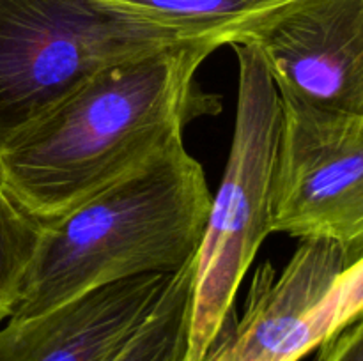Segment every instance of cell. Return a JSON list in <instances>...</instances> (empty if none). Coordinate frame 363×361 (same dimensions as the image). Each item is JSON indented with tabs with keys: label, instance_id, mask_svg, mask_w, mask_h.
I'll return each instance as SVG.
<instances>
[{
	"label": "cell",
	"instance_id": "obj_1",
	"mask_svg": "<svg viewBox=\"0 0 363 361\" xmlns=\"http://www.w3.org/2000/svg\"><path fill=\"white\" fill-rule=\"evenodd\" d=\"M216 48L188 41L99 71L0 144V173L30 214L50 222L184 142L188 124L220 113L197 73Z\"/></svg>",
	"mask_w": 363,
	"mask_h": 361
},
{
	"label": "cell",
	"instance_id": "obj_2",
	"mask_svg": "<svg viewBox=\"0 0 363 361\" xmlns=\"http://www.w3.org/2000/svg\"><path fill=\"white\" fill-rule=\"evenodd\" d=\"M211 197L201 163L183 142L133 176L45 222L11 317L41 314L110 283L177 273L197 255Z\"/></svg>",
	"mask_w": 363,
	"mask_h": 361
},
{
	"label": "cell",
	"instance_id": "obj_3",
	"mask_svg": "<svg viewBox=\"0 0 363 361\" xmlns=\"http://www.w3.org/2000/svg\"><path fill=\"white\" fill-rule=\"evenodd\" d=\"M238 105L225 173L211 197L195 255L194 304L186 360L202 361L227 319L259 248L272 229V191L282 133V101L250 42L233 45Z\"/></svg>",
	"mask_w": 363,
	"mask_h": 361
},
{
	"label": "cell",
	"instance_id": "obj_4",
	"mask_svg": "<svg viewBox=\"0 0 363 361\" xmlns=\"http://www.w3.org/2000/svg\"><path fill=\"white\" fill-rule=\"evenodd\" d=\"M177 42L99 0H0V144L99 71Z\"/></svg>",
	"mask_w": 363,
	"mask_h": 361
},
{
	"label": "cell",
	"instance_id": "obj_5",
	"mask_svg": "<svg viewBox=\"0 0 363 361\" xmlns=\"http://www.w3.org/2000/svg\"><path fill=\"white\" fill-rule=\"evenodd\" d=\"M280 101L273 232L333 241L351 268L363 258V115Z\"/></svg>",
	"mask_w": 363,
	"mask_h": 361
},
{
	"label": "cell",
	"instance_id": "obj_6",
	"mask_svg": "<svg viewBox=\"0 0 363 361\" xmlns=\"http://www.w3.org/2000/svg\"><path fill=\"white\" fill-rule=\"evenodd\" d=\"M347 265L330 239H300L282 271L272 262L252 275L241 317L230 315L202 361H300L335 335L326 304Z\"/></svg>",
	"mask_w": 363,
	"mask_h": 361
},
{
	"label": "cell",
	"instance_id": "obj_7",
	"mask_svg": "<svg viewBox=\"0 0 363 361\" xmlns=\"http://www.w3.org/2000/svg\"><path fill=\"white\" fill-rule=\"evenodd\" d=\"M238 42L257 50L280 98L363 115V0H287Z\"/></svg>",
	"mask_w": 363,
	"mask_h": 361
},
{
	"label": "cell",
	"instance_id": "obj_8",
	"mask_svg": "<svg viewBox=\"0 0 363 361\" xmlns=\"http://www.w3.org/2000/svg\"><path fill=\"white\" fill-rule=\"evenodd\" d=\"M170 276L110 283L41 314L9 317L0 324V361H113Z\"/></svg>",
	"mask_w": 363,
	"mask_h": 361
},
{
	"label": "cell",
	"instance_id": "obj_9",
	"mask_svg": "<svg viewBox=\"0 0 363 361\" xmlns=\"http://www.w3.org/2000/svg\"><path fill=\"white\" fill-rule=\"evenodd\" d=\"M105 7L186 41L233 46L287 0H99Z\"/></svg>",
	"mask_w": 363,
	"mask_h": 361
},
{
	"label": "cell",
	"instance_id": "obj_10",
	"mask_svg": "<svg viewBox=\"0 0 363 361\" xmlns=\"http://www.w3.org/2000/svg\"><path fill=\"white\" fill-rule=\"evenodd\" d=\"M194 275L195 258L170 276L151 314L113 361L186 360L194 304Z\"/></svg>",
	"mask_w": 363,
	"mask_h": 361
},
{
	"label": "cell",
	"instance_id": "obj_11",
	"mask_svg": "<svg viewBox=\"0 0 363 361\" xmlns=\"http://www.w3.org/2000/svg\"><path fill=\"white\" fill-rule=\"evenodd\" d=\"M43 232L45 222L18 202L0 173V324L20 303Z\"/></svg>",
	"mask_w": 363,
	"mask_h": 361
},
{
	"label": "cell",
	"instance_id": "obj_12",
	"mask_svg": "<svg viewBox=\"0 0 363 361\" xmlns=\"http://www.w3.org/2000/svg\"><path fill=\"white\" fill-rule=\"evenodd\" d=\"M326 301L332 310L335 333L363 314V258L339 276Z\"/></svg>",
	"mask_w": 363,
	"mask_h": 361
},
{
	"label": "cell",
	"instance_id": "obj_13",
	"mask_svg": "<svg viewBox=\"0 0 363 361\" xmlns=\"http://www.w3.org/2000/svg\"><path fill=\"white\" fill-rule=\"evenodd\" d=\"M319 361H363V314L319 347Z\"/></svg>",
	"mask_w": 363,
	"mask_h": 361
}]
</instances>
